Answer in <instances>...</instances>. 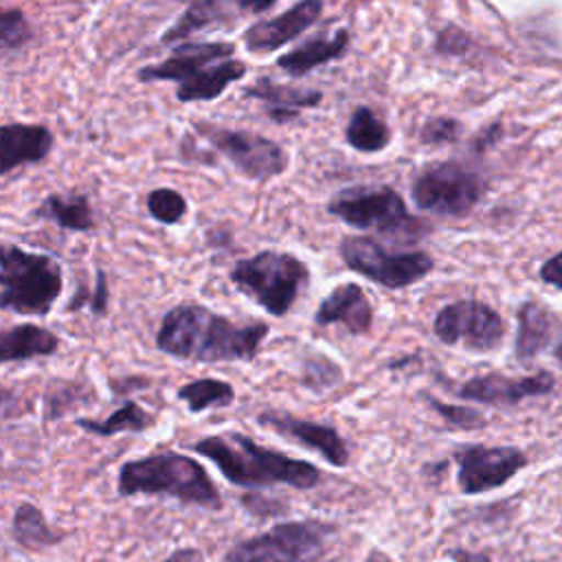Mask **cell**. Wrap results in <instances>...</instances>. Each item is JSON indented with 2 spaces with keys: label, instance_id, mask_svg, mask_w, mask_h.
<instances>
[{
  "label": "cell",
  "instance_id": "2e32d148",
  "mask_svg": "<svg viewBox=\"0 0 562 562\" xmlns=\"http://www.w3.org/2000/svg\"><path fill=\"white\" fill-rule=\"evenodd\" d=\"M555 380L551 373L540 371L527 378H505L498 373L479 375L459 386V397L485 404H516L527 397L544 395L553 389Z\"/></svg>",
  "mask_w": 562,
  "mask_h": 562
},
{
  "label": "cell",
  "instance_id": "5b68a950",
  "mask_svg": "<svg viewBox=\"0 0 562 562\" xmlns=\"http://www.w3.org/2000/svg\"><path fill=\"white\" fill-rule=\"evenodd\" d=\"M228 279L270 316H285L310 281V268L292 252L268 248L237 259Z\"/></svg>",
  "mask_w": 562,
  "mask_h": 562
},
{
  "label": "cell",
  "instance_id": "8fae6325",
  "mask_svg": "<svg viewBox=\"0 0 562 562\" xmlns=\"http://www.w3.org/2000/svg\"><path fill=\"white\" fill-rule=\"evenodd\" d=\"M435 336L446 345H465L474 351L494 349L503 334V321L496 310L481 301H457L435 316Z\"/></svg>",
  "mask_w": 562,
  "mask_h": 562
},
{
  "label": "cell",
  "instance_id": "9a60e30c",
  "mask_svg": "<svg viewBox=\"0 0 562 562\" xmlns=\"http://www.w3.org/2000/svg\"><path fill=\"white\" fill-rule=\"evenodd\" d=\"M321 13L323 0H299L283 13L250 24L241 33V42L250 53H272L305 33L321 18Z\"/></svg>",
  "mask_w": 562,
  "mask_h": 562
},
{
  "label": "cell",
  "instance_id": "ac0fdd59",
  "mask_svg": "<svg viewBox=\"0 0 562 562\" xmlns=\"http://www.w3.org/2000/svg\"><path fill=\"white\" fill-rule=\"evenodd\" d=\"M244 97L263 103L266 114L274 123H290L301 116V110L316 108L323 101V92L314 88H301L290 83H279L270 77H259L255 83L241 90Z\"/></svg>",
  "mask_w": 562,
  "mask_h": 562
},
{
  "label": "cell",
  "instance_id": "484cf974",
  "mask_svg": "<svg viewBox=\"0 0 562 562\" xmlns=\"http://www.w3.org/2000/svg\"><path fill=\"white\" fill-rule=\"evenodd\" d=\"M553 329V318L547 307L536 301H527L518 310V334H516V356L520 360H531L549 342Z\"/></svg>",
  "mask_w": 562,
  "mask_h": 562
},
{
  "label": "cell",
  "instance_id": "ab89813d",
  "mask_svg": "<svg viewBox=\"0 0 562 562\" xmlns=\"http://www.w3.org/2000/svg\"><path fill=\"white\" fill-rule=\"evenodd\" d=\"M241 11H250V13H263L268 11L274 2L279 0H233Z\"/></svg>",
  "mask_w": 562,
  "mask_h": 562
},
{
  "label": "cell",
  "instance_id": "836d02e7",
  "mask_svg": "<svg viewBox=\"0 0 562 562\" xmlns=\"http://www.w3.org/2000/svg\"><path fill=\"white\" fill-rule=\"evenodd\" d=\"M428 402H430V406L446 419V422H450L452 426H457V428H481V426H485V417L481 415V413H476L474 408H468V406H448V404H443V402H437V400H432V397H428Z\"/></svg>",
  "mask_w": 562,
  "mask_h": 562
},
{
  "label": "cell",
  "instance_id": "e0dca14e",
  "mask_svg": "<svg viewBox=\"0 0 562 562\" xmlns=\"http://www.w3.org/2000/svg\"><path fill=\"white\" fill-rule=\"evenodd\" d=\"M53 132L37 123L0 125V176L15 171L22 165L42 162L53 149Z\"/></svg>",
  "mask_w": 562,
  "mask_h": 562
},
{
  "label": "cell",
  "instance_id": "7a4b0ae2",
  "mask_svg": "<svg viewBox=\"0 0 562 562\" xmlns=\"http://www.w3.org/2000/svg\"><path fill=\"white\" fill-rule=\"evenodd\" d=\"M191 450L209 459L231 485L244 490H263L274 485L312 490L323 479V472L314 463L294 459L277 448L261 446L237 430L204 435L191 443Z\"/></svg>",
  "mask_w": 562,
  "mask_h": 562
},
{
  "label": "cell",
  "instance_id": "d6a6232c",
  "mask_svg": "<svg viewBox=\"0 0 562 562\" xmlns=\"http://www.w3.org/2000/svg\"><path fill=\"white\" fill-rule=\"evenodd\" d=\"M33 40V26L20 7H0V48H22Z\"/></svg>",
  "mask_w": 562,
  "mask_h": 562
},
{
  "label": "cell",
  "instance_id": "9c48e42d",
  "mask_svg": "<svg viewBox=\"0 0 562 562\" xmlns=\"http://www.w3.org/2000/svg\"><path fill=\"white\" fill-rule=\"evenodd\" d=\"M327 211L353 228L402 233L415 226L404 200L389 187H349L334 193Z\"/></svg>",
  "mask_w": 562,
  "mask_h": 562
},
{
  "label": "cell",
  "instance_id": "e575fe53",
  "mask_svg": "<svg viewBox=\"0 0 562 562\" xmlns=\"http://www.w3.org/2000/svg\"><path fill=\"white\" fill-rule=\"evenodd\" d=\"M459 134V125L452 119H435L422 130V138L430 145L454 140Z\"/></svg>",
  "mask_w": 562,
  "mask_h": 562
},
{
  "label": "cell",
  "instance_id": "5bb4252c",
  "mask_svg": "<svg viewBox=\"0 0 562 562\" xmlns=\"http://www.w3.org/2000/svg\"><path fill=\"white\" fill-rule=\"evenodd\" d=\"M235 44L220 40V42H184L176 44L171 55L158 64L143 66L136 72V79L143 83L149 81H187L193 75L202 72L204 68L233 59Z\"/></svg>",
  "mask_w": 562,
  "mask_h": 562
},
{
  "label": "cell",
  "instance_id": "6da1fadb",
  "mask_svg": "<svg viewBox=\"0 0 562 562\" xmlns=\"http://www.w3.org/2000/svg\"><path fill=\"white\" fill-rule=\"evenodd\" d=\"M270 325H239L200 303H178L160 321L158 351L189 362H250L257 358Z\"/></svg>",
  "mask_w": 562,
  "mask_h": 562
},
{
  "label": "cell",
  "instance_id": "60d3db41",
  "mask_svg": "<svg viewBox=\"0 0 562 562\" xmlns=\"http://www.w3.org/2000/svg\"><path fill=\"white\" fill-rule=\"evenodd\" d=\"M450 558L454 562H490V558L485 553H474V551H465V549L450 551Z\"/></svg>",
  "mask_w": 562,
  "mask_h": 562
},
{
  "label": "cell",
  "instance_id": "74e56055",
  "mask_svg": "<svg viewBox=\"0 0 562 562\" xmlns=\"http://www.w3.org/2000/svg\"><path fill=\"white\" fill-rule=\"evenodd\" d=\"M540 279H542L544 283H551V285H555V288L562 290V250H560L555 257H551L549 261L542 263V268H540Z\"/></svg>",
  "mask_w": 562,
  "mask_h": 562
},
{
  "label": "cell",
  "instance_id": "277c9868",
  "mask_svg": "<svg viewBox=\"0 0 562 562\" xmlns=\"http://www.w3.org/2000/svg\"><path fill=\"white\" fill-rule=\"evenodd\" d=\"M61 288V266L50 255L0 241V310L22 316H46Z\"/></svg>",
  "mask_w": 562,
  "mask_h": 562
},
{
  "label": "cell",
  "instance_id": "44dd1931",
  "mask_svg": "<svg viewBox=\"0 0 562 562\" xmlns=\"http://www.w3.org/2000/svg\"><path fill=\"white\" fill-rule=\"evenodd\" d=\"M57 349V334L42 325L20 323L9 329H0V364L48 358L55 356Z\"/></svg>",
  "mask_w": 562,
  "mask_h": 562
},
{
  "label": "cell",
  "instance_id": "7402d4cb",
  "mask_svg": "<svg viewBox=\"0 0 562 562\" xmlns=\"http://www.w3.org/2000/svg\"><path fill=\"white\" fill-rule=\"evenodd\" d=\"M246 64L239 59H226L217 61L202 72L193 75L191 79L178 83L176 97L182 103H195V101H213L220 94L226 92L228 86L239 81L246 75Z\"/></svg>",
  "mask_w": 562,
  "mask_h": 562
},
{
  "label": "cell",
  "instance_id": "f546056e",
  "mask_svg": "<svg viewBox=\"0 0 562 562\" xmlns=\"http://www.w3.org/2000/svg\"><path fill=\"white\" fill-rule=\"evenodd\" d=\"M224 15H226V2L224 4H189L187 11L162 33L160 42L165 46H176L189 35L209 29V24L220 22Z\"/></svg>",
  "mask_w": 562,
  "mask_h": 562
},
{
  "label": "cell",
  "instance_id": "30bf717a",
  "mask_svg": "<svg viewBox=\"0 0 562 562\" xmlns=\"http://www.w3.org/2000/svg\"><path fill=\"white\" fill-rule=\"evenodd\" d=\"M413 200L422 211L435 215H463L483 193V180L457 162H441L424 169L413 187Z\"/></svg>",
  "mask_w": 562,
  "mask_h": 562
},
{
  "label": "cell",
  "instance_id": "603a6c76",
  "mask_svg": "<svg viewBox=\"0 0 562 562\" xmlns=\"http://www.w3.org/2000/svg\"><path fill=\"white\" fill-rule=\"evenodd\" d=\"M11 538L24 551H44L57 547L64 540V533L48 522L42 507L22 501L11 516Z\"/></svg>",
  "mask_w": 562,
  "mask_h": 562
},
{
  "label": "cell",
  "instance_id": "f1b7e54d",
  "mask_svg": "<svg viewBox=\"0 0 562 562\" xmlns=\"http://www.w3.org/2000/svg\"><path fill=\"white\" fill-rule=\"evenodd\" d=\"M94 397L88 384L77 380H53L44 391V419L55 422Z\"/></svg>",
  "mask_w": 562,
  "mask_h": 562
},
{
  "label": "cell",
  "instance_id": "d6986e66",
  "mask_svg": "<svg viewBox=\"0 0 562 562\" xmlns=\"http://www.w3.org/2000/svg\"><path fill=\"white\" fill-rule=\"evenodd\" d=\"M314 323L321 327L338 323L351 334H367L373 323V310L358 283H340L321 301Z\"/></svg>",
  "mask_w": 562,
  "mask_h": 562
},
{
  "label": "cell",
  "instance_id": "d4e9b609",
  "mask_svg": "<svg viewBox=\"0 0 562 562\" xmlns=\"http://www.w3.org/2000/svg\"><path fill=\"white\" fill-rule=\"evenodd\" d=\"M83 432L97 435V437H114L123 432H145L156 424V417L145 411L138 402L125 400L116 411H112L103 419L94 417H77L75 422Z\"/></svg>",
  "mask_w": 562,
  "mask_h": 562
},
{
  "label": "cell",
  "instance_id": "8d00e7d4",
  "mask_svg": "<svg viewBox=\"0 0 562 562\" xmlns=\"http://www.w3.org/2000/svg\"><path fill=\"white\" fill-rule=\"evenodd\" d=\"M24 413V406L18 397L15 391L11 389H0V426L9 419H15Z\"/></svg>",
  "mask_w": 562,
  "mask_h": 562
},
{
  "label": "cell",
  "instance_id": "8992f818",
  "mask_svg": "<svg viewBox=\"0 0 562 562\" xmlns=\"http://www.w3.org/2000/svg\"><path fill=\"white\" fill-rule=\"evenodd\" d=\"M334 533L336 525L316 518L277 522L263 533L235 542L222 562H314Z\"/></svg>",
  "mask_w": 562,
  "mask_h": 562
},
{
  "label": "cell",
  "instance_id": "52a82bcc",
  "mask_svg": "<svg viewBox=\"0 0 562 562\" xmlns=\"http://www.w3.org/2000/svg\"><path fill=\"white\" fill-rule=\"evenodd\" d=\"M191 125L217 154H222L248 180H272L281 176L290 165L288 151L268 136L248 130L217 125L211 121H193Z\"/></svg>",
  "mask_w": 562,
  "mask_h": 562
},
{
  "label": "cell",
  "instance_id": "3957f363",
  "mask_svg": "<svg viewBox=\"0 0 562 562\" xmlns=\"http://www.w3.org/2000/svg\"><path fill=\"white\" fill-rule=\"evenodd\" d=\"M116 494L121 498H171L180 505H193L211 512L224 507L222 494L206 468L195 457L178 450H156L121 463L116 474Z\"/></svg>",
  "mask_w": 562,
  "mask_h": 562
},
{
  "label": "cell",
  "instance_id": "ffe728a7",
  "mask_svg": "<svg viewBox=\"0 0 562 562\" xmlns=\"http://www.w3.org/2000/svg\"><path fill=\"white\" fill-rule=\"evenodd\" d=\"M349 46V31L338 29L334 35H316L303 42L301 46L283 53L277 57V66L288 75V77H305L307 72L338 59Z\"/></svg>",
  "mask_w": 562,
  "mask_h": 562
},
{
  "label": "cell",
  "instance_id": "cb8c5ba5",
  "mask_svg": "<svg viewBox=\"0 0 562 562\" xmlns=\"http://www.w3.org/2000/svg\"><path fill=\"white\" fill-rule=\"evenodd\" d=\"M33 215L55 222L64 231L88 233L94 228L92 206L83 193H50L40 202Z\"/></svg>",
  "mask_w": 562,
  "mask_h": 562
},
{
  "label": "cell",
  "instance_id": "83f0119b",
  "mask_svg": "<svg viewBox=\"0 0 562 562\" xmlns=\"http://www.w3.org/2000/svg\"><path fill=\"white\" fill-rule=\"evenodd\" d=\"M347 143L364 154H373L386 147L389 143V127L386 123L371 110V108H356L347 123Z\"/></svg>",
  "mask_w": 562,
  "mask_h": 562
},
{
  "label": "cell",
  "instance_id": "4fadbf2b",
  "mask_svg": "<svg viewBox=\"0 0 562 562\" xmlns=\"http://www.w3.org/2000/svg\"><path fill=\"white\" fill-rule=\"evenodd\" d=\"M459 487L463 494H481L505 485L527 465L522 450L512 446H468L454 454Z\"/></svg>",
  "mask_w": 562,
  "mask_h": 562
},
{
  "label": "cell",
  "instance_id": "ba28073f",
  "mask_svg": "<svg viewBox=\"0 0 562 562\" xmlns=\"http://www.w3.org/2000/svg\"><path fill=\"white\" fill-rule=\"evenodd\" d=\"M338 250L342 261L351 270L391 290L406 288L419 281L432 268V259L426 252H417V250L395 252L384 248L380 241L371 237H360V235L345 237Z\"/></svg>",
  "mask_w": 562,
  "mask_h": 562
},
{
  "label": "cell",
  "instance_id": "4316f807",
  "mask_svg": "<svg viewBox=\"0 0 562 562\" xmlns=\"http://www.w3.org/2000/svg\"><path fill=\"white\" fill-rule=\"evenodd\" d=\"M176 397L187 404L189 413H204L211 408H226L235 402V386L220 378H198L178 386Z\"/></svg>",
  "mask_w": 562,
  "mask_h": 562
},
{
  "label": "cell",
  "instance_id": "b9f144b4",
  "mask_svg": "<svg viewBox=\"0 0 562 562\" xmlns=\"http://www.w3.org/2000/svg\"><path fill=\"white\" fill-rule=\"evenodd\" d=\"M178 2H189V4H224L226 0H178Z\"/></svg>",
  "mask_w": 562,
  "mask_h": 562
},
{
  "label": "cell",
  "instance_id": "f35d334b",
  "mask_svg": "<svg viewBox=\"0 0 562 562\" xmlns=\"http://www.w3.org/2000/svg\"><path fill=\"white\" fill-rule=\"evenodd\" d=\"M162 562H204V551L200 547H178Z\"/></svg>",
  "mask_w": 562,
  "mask_h": 562
},
{
  "label": "cell",
  "instance_id": "d590c367",
  "mask_svg": "<svg viewBox=\"0 0 562 562\" xmlns=\"http://www.w3.org/2000/svg\"><path fill=\"white\" fill-rule=\"evenodd\" d=\"M108 303H110V290H108V279L103 270H97V281L94 288L88 294V307L94 316H103L108 312Z\"/></svg>",
  "mask_w": 562,
  "mask_h": 562
},
{
  "label": "cell",
  "instance_id": "4dcf8cb0",
  "mask_svg": "<svg viewBox=\"0 0 562 562\" xmlns=\"http://www.w3.org/2000/svg\"><path fill=\"white\" fill-rule=\"evenodd\" d=\"M340 380H342L340 367L331 358H327L325 353L310 351L301 360V384L305 389L321 393V391L334 389Z\"/></svg>",
  "mask_w": 562,
  "mask_h": 562
},
{
  "label": "cell",
  "instance_id": "7bdbcfd3",
  "mask_svg": "<svg viewBox=\"0 0 562 562\" xmlns=\"http://www.w3.org/2000/svg\"><path fill=\"white\" fill-rule=\"evenodd\" d=\"M555 358H558V362L562 364V342L555 347Z\"/></svg>",
  "mask_w": 562,
  "mask_h": 562
},
{
  "label": "cell",
  "instance_id": "7c38bea8",
  "mask_svg": "<svg viewBox=\"0 0 562 562\" xmlns=\"http://www.w3.org/2000/svg\"><path fill=\"white\" fill-rule=\"evenodd\" d=\"M255 422L279 437H285L316 454H321L329 465L345 468L349 463V446L345 437L329 424L299 417L281 408H263L257 413Z\"/></svg>",
  "mask_w": 562,
  "mask_h": 562
},
{
  "label": "cell",
  "instance_id": "1f68e13d",
  "mask_svg": "<svg viewBox=\"0 0 562 562\" xmlns=\"http://www.w3.org/2000/svg\"><path fill=\"white\" fill-rule=\"evenodd\" d=\"M147 211L158 224H178L187 215V200L171 187H158L147 193Z\"/></svg>",
  "mask_w": 562,
  "mask_h": 562
}]
</instances>
